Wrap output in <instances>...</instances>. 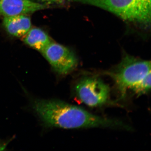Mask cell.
<instances>
[{
    "label": "cell",
    "instance_id": "6da1fadb",
    "mask_svg": "<svg viewBox=\"0 0 151 151\" xmlns=\"http://www.w3.org/2000/svg\"><path fill=\"white\" fill-rule=\"evenodd\" d=\"M33 108L47 127L64 129L130 127L118 120L96 116L80 107L55 100H37Z\"/></svg>",
    "mask_w": 151,
    "mask_h": 151
},
{
    "label": "cell",
    "instance_id": "9c48e42d",
    "mask_svg": "<svg viewBox=\"0 0 151 151\" xmlns=\"http://www.w3.org/2000/svg\"><path fill=\"white\" fill-rule=\"evenodd\" d=\"M151 89V72L131 89L135 94L141 95L148 93Z\"/></svg>",
    "mask_w": 151,
    "mask_h": 151
},
{
    "label": "cell",
    "instance_id": "7a4b0ae2",
    "mask_svg": "<svg viewBox=\"0 0 151 151\" xmlns=\"http://www.w3.org/2000/svg\"><path fill=\"white\" fill-rule=\"evenodd\" d=\"M95 6L121 18L144 25L151 20V0H68Z\"/></svg>",
    "mask_w": 151,
    "mask_h": 151
},
{
    "label": "cell",
    "instance_id": "3957f363",
    "mask_svg": "<svg viewBox=\"0 0 151 151\" xmlns=\"http://www.w3.org/2000/svg\"><path fill=\"white\" fill-rule=\"evenodd\" d=\"M150 72V61L126 55L115 70L108 74L115 81L123 97L126 95L128 89H132Z\"/></svg>",
    "mask_w": 151,
    "mask_h": 151
},
{
    "label": "cell",
    "instance_id": "ba28073f",
    "mask_svg": "<svg viewBox=\"0 0 151 151\" xmlns=\"http://www.w3.org/2000/svg\"><path fill=\"white\" fill-rule=\"evenodd\" d=\"M24 42L30 47L41 52L52 40L45 32L38 28H33L24 36Z\"/></svg>",
    "mask_w": 151,
    "mask_h": 151
},
{
    "label": "cell",
    "instance_id": "8fae6325",
    "mask_svg": "<svg viewBox=\"0 0 151 151\" xmlns=\"http://www.w3.org/2000/svg\"><path fill=\"white\" fill-rule=\"evenodd\" d=\"M6 146V143L0 142V151L4 150L5 149Z\"/></svg>",
    "mask_w": 151,
    "mask_h": 151
},
{
    "label": "cell",
    "instance_id": "277c9868",
    "mask_svg": "<svg viewBox=\"0 0 151 151\" xmlns=\"http://www.w3.org/2000/svg\"><path fill=\"white\" fill-rule=\"evenodd\" d=\"M75 91L81 102L90 107L105 104L110 96V89L108 85L95 77L81 79L76 86Z\"/></svg>",
    "mask_w": 151,
    "mask_h": 151
},
{
    "label": "cell",
    "instance_id": "30bf717a",
    "mask_svg": "<svg viewBox=\"0 0 151 151\" xmlns=\"http://www.w3.org/2000/svg\"><path fill=\"white\" fill-rule=\"evenodd\" d=\"M65 0H42L45 4H63Z\"/></svg>",
    "mask_w": 151,
    "mask_h": 151
},
{
    "label": "cell",
    "instance_id": "8992f818",
    "mask_svg": "<svg viewBox=\"0 0 151 151\" xmlns=\"http://www.w3.org/2000/svg\"><path fill=\"white\" fill-rule=\"evenodd\" d=\"M45 4L32 0H0V15L4 17L27 14L46 9Z\"/></svg>",
    "mask_w": 151,
    "mask_h": 151
},
{
    "label": "cell",
    "instance_id": "52a82bcc",
    "mask_svg": "<svg viewBox=\"0 0 151 151\" xmlns=\"http://www.w3.org/2000/svg\"><path fill=\"white\" fill-rule=\"evenodd\" d=\"M3 24L8 32L16 37L24 36L31 28V21L27 14L4 17Z\"/></svg>",
    "mask_w": 151,
    "mask_h": 151
},
{
    "label": "cell",
    "instance_id": "5b68a950",
    "mask_svg": "<svg viewBox=\"0 0 151 151\" xmlns=\"http://www.w3.org/2000/svg\"><path fill=\"white\" fill-rule=\"evenodd\" d=\"M41 53L54 70L61 75L70 73L78 64V60L73 52L53 41Z\"/></svg>",
    "mask_w": 151,
    "mask_h": 151
}]
</instances>
